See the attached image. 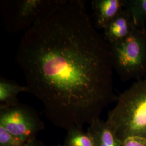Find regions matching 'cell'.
I'll use <instances>...</instances> for the list:
<instances>
[{"label":"cell","instance_id":"6da1fadb","mask_svg":"<svg viewBox=\"0 0 146 146\" xmlns=\"http://www.w3.org/2000/svg\"><path fill=\"white\" fill-rule=\"evenodd\" d=\"M82 0H65L25 31L15 60L29 93L54 125L69 131L90 125L116 100L110 44Z\"/></svg>","mask_w":146,"mask_h":146},{"label":"cell","instance_id":"7a4b0ae2","mask_svg":"<svg viewBox=\"0 0 146 146\" xmlns=\"http://www.w3.org/2000/svg\"><path fill=\"white\" fill-rule=\"evenodd\" d=\"M106 121L120 141L136 136L146 139V78L136 81L116 100Z\"/></svg>","mask_w":146,"mask_h":146},{"label":"cell","instance_id":"3957f363","mask_svg":"<svg viewBox=\"0 0 146 146\" xmlns=\"http://www.w3.org/2000/svg\"><path fill=\"white\" fill-rule=\"evenodd\" d=\"M113 68L122 81L146 77V40L137 29L121 42L110 46Z\"/></svg>","mask_w":146,"mask_h":146},{"label":"cell","instance_id":"277c9868","mask_svg":"<svg viewBox=\"0 0 146 146\" xmlns=\"http://www.w3.org/2000/svg\"><path fill=\"white\" fill-rule=\"evenodd\" d=\"M64 1H1V11L5 29L14 33L26 31L37 21L52 13Z\"/></svg>","mask_w":146,"mask_h":146},{"label":"cell","instance_id":"5b68a950","mask_svg":"<svg viewBox=\"0 0 146 146\" xmlns=\"http://www.w3.org/2000/svg\"><path fill=\"white\" fill-rule=\"evenodd\" d=\"M0 125L26 143L36 140L38 133L44 129L36 111L20 102L0 108Z\"/></svg>","mask_w":146,"mask_h":146},{"label":"cell","instance_id":"8992f818","mask_svg":"<svg viewBox=\"0 0 146 146\" xmlns=\"http://www.w3.org/2000/svg\"><path fill=\"white\" fill-rule=\"evenodd\" d=\"M135 28L131 15L125 8L104 28L103 36L111 46L127 38Z\"/></svg>","mask_w":146,"mask_h":146},{"label":"cell","instance_id":"52a82bcc","mask_svg":"<svg viewBox=\"0 0 146 146\" xmlns=\"http://www.w3.org/2000/svg\"><path fill=\"white\" fill-rule=\"evenodd\" d=\"M127 0H94L91 2L94 17V26L104 29L125 8Z\"/></svg>","mask_w":146,"mask_h":146},{"label":"cell","instance_id":"ba28073f","mask_svg":"<svg viewBox=\"0 0 146 146\" xmlns=\"http://www.w3.org/2000/svg\"><path fill=\"white\" fill-rule=\"evenodd\" d=\"M87 131L91 135L95 146H121L122 141L116 136L114 131L106 121L100 119L93 121Z\"/></svg>","mask_w":146,"mask_h":146},{"label":"cell","instance_id":"9c48e42d","mask_svg":"<svg viewBox=\"0 0 146 146\" xmlns=\"http://www.w3.org/2000/svg\"><path fill=\"white\" fill-rule=\"evenodd\" d=\"M21 92H28L26 86L20 85L16 81L0 77V108L18 104L17 95Z\"/></svg>","mask_w":146,"mask_h":146},{"label":"cell","instance_id":"30bf717a","mask_svg":"<svg viewBox=\"0 0 146 146\" xmlns=\"http://www.w3.org/2000/svg\"><path fill=\"white\" fill-rule=\"evenodd\" d=\"M125 8L136 29L145 33L146 27V0H127Z\"/></svg>","mask_w":146,"mask_h":146},{"label":"cell","instance_id":"8fae6325","mask_svg":"<svg viewBox=\"0 0 146 146\" xmlns=\"http://www.w3.org/2000/svg\"><path fill=\"white\" fill-rule=\"evenodd\" d=\"M63 146H95L94 141L88 131L81 128H75L68 131Z\"/></svg>","mask_w":146,"mask_h":146},{"label":"cell","instance_id":"7c38bea8","mask_svg":"<svg viewBox=\"0 0 146 146\" xmlns=\"http://www.w3.org/2000/svg\"><path fill=\"white\" fill-rule=\"evenodd\" d=\"M27 143L0 125V146H26Z\"/></svg>","mask_w":146,"mask_h":146},{"label":"cell","instance_id":"4fadbf2b","mask_svg":"<svg viewBox=\"0 0 146 146\" xmlns=\"http://www.w3.org/2000/svg\"><path fill=\"white\" fill-rule=\"evenodd\" d=\"M121 146H146V139L140 136H130L122 141Z\"/></svg>","mask_w":146,"mask_h":146},{"label":"cell","instance_id":"5bb4252c","mask_svg":"<svg viewBox=\"0 0 146 146\" xmlns=\"http://www.w3.org/2000/svg\"><path fill=\"white\" fill-rule=\"evenodd\" d=\"M26 146H44L41 143L38 142L36 140L31 141L27 144Z\"/></svg>","mask_w":146,"mask_h":146},{"label":"cell","instance_id":"9a60e30c","mask_svg":"<svg viewBox=\"0 0 146 146\" xmlns=\"http://www.w3.org/2000/svg\"><path fill=\"white\" fill-rule=\"evenodd\" d=\"M145 38H146V29H145Z\"/></svg>","mask_w":146,"mask_h":146},{"label":"cell","instance_id":"2e32d148","mask_svg":"<svg viewBox=\"0 0 146 146\" xmlns=\"http://www.w3.org/2000/svg\"></svg>","mask_w":146,"mask_h":146},{"label":"cell","instance_id":"e0dca14e","mask_svg":"<svg viewBox=\"0 0 146 146\" xmlns=\"http://www.w3.org/2000/svg\"></svg>","mask_w":146,"mask_h":146}]
</instances>
